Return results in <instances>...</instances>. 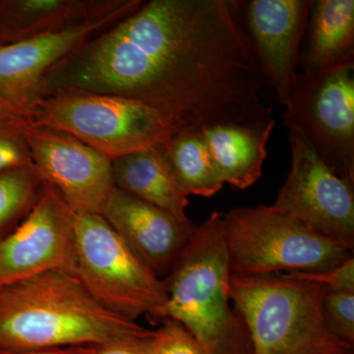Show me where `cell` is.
<instances>
[{
	"label": "cell",
	"mask_w": 354,
	"mask_h": 354,
	"mask_svg": "<svg viewBox=\"0 0 354 354\" xmlns=\"http://www.w3.org/2000/svg\"><path fill=\"white\" fill-rule=\"evenodd\" d=\"M72 74L80 92L143 102L176 132L272 120L236 1H142L74 53Z\"/></svg>",
	"instance_id": "1"
},
{
	"label": "cell",
	"mask_w": 354,
	"mask_h": 354,
	"mask_svg": "<svg viewBox=\"0 0 354 354\" xmlns=\"http://www.w3.org/2000/svg\"><path fill=\"white\" fill-rule=\"evenodd\" d=\"M153 335L97 304L74 274L44 272L0 288V351L101 346Z\"/></svg>",
	"instance_id": "2"
},
{
	"label": "cell",
	"mask_w": 354,
	"mask_h": 354,
	"mask_svg": "<svg viewBox=\"0 0 354 354\" xmlns=\"http://www.w3.org/2000/svg\"><path fill=\"white\" fill-rule=\"evenodd\" d=\"M221 218L214 212L197 225L164 279L167 301L160 321L183 324L206 354H251L248 330L230 301L232 271Z\"/></svg>",
	"instance_id": "3"
},
{
	"label": "cell",
	"mask_w": 354,
	"mask_h": 354,
	"mask_svg": "<svg viewBox=\"0 0 354 354\" xmlns=\"http://www.w3.org/2000/svg\"><path fill=\"white\" fill-rule=\"evenodd\" d=\"M328 288L286 274H232L230 298L245 323L251 354H354L330 332L322 302Z\"/></svg>",
	"instance_id": "4"
},
{
	"label": "cell",
	"mask_w": 354,
	"mask_h": 354,
	"mask_svg": "<svg viewBox=\"0 0 354 354\" xmlns=\"http://www.w3.org/2000/svg\"><path fill=\"white\" fill-rule=\"evenodd\" d=\"M221 223L232 274L325 271L353 257L351 251L272 206L230 209Z\"/></svg>",
	"instance_id": "5"
},
{
	"label": "cell",
	"mask_w": 354,
	"mask_h": 354,
	"mask_svg": "<svg viewBox=\"0 0 354 354\" xmlns=\"http://www.w3.org/2000/svg\"><path fill=\"white\" fill-rule=\"evenodd\" d=\"M26 122L68 133L111 160L158 148L176 132L174 121L158 109L113 95H51Z\"/></svg>",
	"instance_id": "6"
},
{
	"label": "cell",
	"mask_w": 354,
	"mask_h": 354,
	"mask_svg": "<svg viewBox=\"0 0 354 354\" xmlns=\"http://www.w3.org/2000/svg\"><path fill=\"white\" fill-rule=\"evenodd\" d=\"M77 279L104 308L137 321H160L167 304L164 279L140 262L97 214L76 215Z\"/></svg>",
	"instance_id": "7"
},
{
	"label": "cell",
	"mask_w": 354,
	"mask_h": 354,
	"mask_svg": "<svg viewBox=\"0 0 354 354\" xmlns=\"http://www.w3.org/2000/svg\"><path fill=\"white\" fill-rule=\"evenodd\" d=\"M283 124L354 184V58L317 73H297Z\"/></svg>",
	"instance_id": "8"
},
{
	"label": "cell",
	"mask_w": 354,
	"mask_h": 354,
	"mask_svg": "<svg viewBox=\"0 0 354 354\" xmlns=\"http://www.w3.org/2000/svg\"><path fill=\"white\" fill-rule=\"evenodd\" d=\"M143 0H114L109 8L62 31L0 46V116L28 121L43 101L51 67L88 39L127 17Z\"/></svg>",
	"instance_id": "9"
},
{
	"label": "cell",
	"mask_w": 354,
	"mask_h": 354,
	"mask_svg": "<svg viewBox=\"0 0 354 354\" xmlns=\"http://www.w3.org/2000/svg\"><path fill=\"white\" fill-rule=\"evenodd\" d=\"M291 169L272 208L353 252L354 184L337 176L295 133Z\"/></svg>",
	"instance_id": "10"
},
{
	"label": "cell",
	"mask_w": 354,
	"mask_h": 354,
	"mask_svg": "<svg viewBox=\"0 0 354 354\" xmlns=\"http://www.w3.org/2000/svg\"><path fill=\"white\" fill-rule=\"evenodd\" d=\"M76 214L50 184L22 223L0 241V288L48 272H76Z\"/></svg>",
	"instance_id": "11"
},
{
	"label": "cell",
	"mask_w": 354,
	"mask_h": 354,
	"mask_svg": "<svg viewBox=\"0 0 354 354\" xmlns=\"http://www.w3.org/2000/svg\"><path fill=\"white\" fill-rule=\"evenodd\" d=\"M24 131L32 165L76 215H101L114 189L111 160L76 137L32 123Z\"/></svg>",
	"instance_id": "12"
},
{
	"label": "cell",
	"mask_w": 354,
	"mask_h": 354,
	"mask_svg": "<svg viewBox=\"0 0 354 354\" xmlns=\"http://www.w3.org/2000/svg\"><path fill=\"white\" fill-rule=\"evenodd\" d=\"M313 0L239 1L242 30L268 85L286 106L297 78ZM237 9V6H236Z\"/></svg>",
	"instance_id": "13"
},
{
	"label": "cell",
	"mask_w": 354,
	"mask_h": 354,
	"mask_svg": "<svg viewBox=\"0 0 354 354\" xmlns=\"http://www.w3.org/2000/svg\"><path fill=\"white\" fill-rule=\"evenodd\" d=\"M101 216L133 255L158 279L169 276L196 232L176 216L114 187Z\"/></svg>",
	"instance_id": "14"
},
{
	"label": "cell",
	"mask_w": 354,
	"mask_h": 354,
	"mask_svg": "<svg viewBox=\"0 0 354 354\" xmlns=\"http://www.w3.org/2000/svg\"><path fill=\"white\" fill-rule=\"evenodd\" d=\"M274 118L254 125H218L202 132L216 171L223 183L244 190L262 176Z\"/></svg>",
	"instance_id": "15"
},
{
	"label": "cell",
	"mask_w": 354,
	"mask_h": 354,
	"mask_svg": "<svg viewBox=\"0 0 354 354\" xmlns=\"http://www.w3.org/2000/svg\"><path fill=\"white\" fill-rule=\"evenodd\" d=\"M114 0H0V46L62 31L102 12Z\"/></svg>",
	"instance_id": "16"
},
{
	"label": "cell",
	"mask_w": 354,
	"mask_h": 354,
	"mask_svg": "<svg viewBox=\"0 0 354 354\" xmlns=\"http://www.w3.org/2000/svg\"><path fill=\"white\" fill-rule=\"evenodd\" d=\"M111 167L118 189L188 220V196L158 147L114 158Z\"/></svg>",
	"instance_id": "17"
},
{
	"label": "cell",
	"mask_w": 354,
	"mask_h": 354,
	"mask_svg": "<svg viewBox=\"0 0 354 354\" xmlns=\"http://www.w3.org/2000/svg\"><path fill=\"white\" fill-rule=\"evenodd\" d=\"M300 51L302 73H317L354 58V0L314 1Z\"/></svg>",
	"instance_id": "18"
},
{
	"label": "cell",
	"mask_w": 354,
	"mask_h": 354,
	"mask_svg": "<svg viewBox=\"0 0 354 354\" xmlns=\"http://www.w3.org/2000/svg\"><path fill=\"white\" fill-rule=\"evenodd\" d=\"M158 149L187 196L212 197L223 188L202 133L176 132Z\"/></svg>",
	"instance_id": "19"
},
{
	"label": "cell",
	"mask_w": 354,
	"mask_h": 354,
	"mask_svg": "<svg viewBox=\"0 0 354 354\" xmlns=\"http://www.w3.org/2000/svg\"><path fill=\"white\" fill-rule=\"evenodd\" d=\"M44 187V181L34 165L0 172V241L32 211Z\"/></svg>",
	"instance_id": "20"
},
{
	"label": "cell",
	"mask_w": 354,
	"mask_h": 354,
	"mask_svg": "<svg viewBox=\"0 0 354 354\" xmlns=\"http://www.w3.org/2000/svg\"><path fill=\"white\" fill-rule=\"evenodd\" d=\"M322 315L332 334L354 346V293L327 290L323 298Z\"/></svg>",
	"instance_id": "21"
},
{
	"label": "cell",
	"mask_w": 354,
	"mask_h": 354,
	"mask_svg": "<svg viewBox=\"0 0 354 354\" xmlns=\"http://www.w3.org/2000/svg\"><path fill=\"white\" fill-rule=\"evenodd\" d=\"M25 121L0 116V172L32 165Z\"/></svg>",
	"instance_id": "22"
},
{
	"label": "cell",
	"mask_w": 354,
	"mask_h": 354,
	"mask_svg": "<svg viewBox=\"0 0 354 354\" xmlns=\"http://www.w3.org/2000/svg\"><path fill=\"white\" fill-rule=\"evenodd\" d=\"M153 354H206L195 337L174 319H164L153 330Z\"/></svg>",
	"instance_id": "23"
},
{
	"label": "cell",
	"mask_w": 354,
	"mask_h": 354,
	"mask_svg": "<svg viewBox=\"0 0 354 354\" xmlns=\"http://www.w3.org/2000/svg\"><path fill=\"white\" fill-rule=\"evenodd\" d=\"M291 276L321 283L328 290L354 293V257L325 271L290 272Z\"/></svg>",
	"instance_id": "24"
},
{
	"label": "cell",
	"mask_w": 354,
	"mask_h": 354,
	"mask_svg": "<svg viewBox=\"0 0 354 354\" xmlns=\"http://www.w3.org/2000/svg\"><path fill=\"white\" fill-rule=\"evenodd\" d=\"M153 337L120 339L95 346L93 354H153Z\"/></svg>",
	"instance_id": "25"
},
{
	"label": "cell",
	"mask_w": 354,
	"mask_h": 354,
	"mask_svg": "<svg viewBox=\"0 0 354 354\" xmlns=\"http://www.w3.org/2000/svg\"><path fill=\"white\" fill-rule=\"evenodd\" d=\"M94 346H71V348L35 349V351H0V354H93Z\"/></svg>",
	"instance_id": "26"
}]
</instances>
